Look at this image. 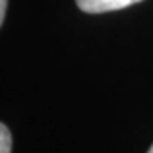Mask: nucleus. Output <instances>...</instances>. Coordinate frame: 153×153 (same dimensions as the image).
I'll return each mask as SVG.
<instances>
[{
    "label": "nucleus",
    "mask_w": 153,
    "mask_h": 153,
    "mask_svg": "<svg viewBox=\"0 0 153 153\" xmlns=\"http://www.w3.org/2000/svg\"><path fill=\"white\" fill-rule=\"evenodd\" d=\"M12 152V136L5 124L0 123V153H10Z\"/></svg>",
    "instance_id": "f03ea898"
},
{
    "label": "nucleus",
    "mask_w": 153,
    "mask_h": 153,
    "mask_svg": "<svg viewBox=\"0 0 153 153\" xmlns=\"http://www.w3.org/2000/svg\"><path fill=\"white\" fill-rule=\"evenodd\" d=\"M148 153H153V145H152V148H150V150H148Z\"/></svg>",
    "instance_id": "20e7f679"
},
{
    "label": "nucleus",
    "mask_w": 153,
    "mask_h": 153,
    "mask_svg": "<svg viewBox=\"0 0 153 153\" xmlns=\"http://www.w3.org/2000/svg\"><path fill=\"white\" fill-rule=\"evenodd\" d=\"M5 10H7V0H0V26H2V22H4Z\"/></svg>",
    "instance_id": "7ed1b4c3"
},
{
    "label": "nucleus",
    "mask_w": 153,
    "mask_h": 153,
    "mask_svg": "<svg viewBox=\"0 0 153 153\" xmlns=\"http://www.w3.org/2000/svg\"><path fill=\"white\" fill-rule=\"evenodd\" d=\"M138 2L141 0H76V5L87 14H102V12L121 10Z\"/></svg>",
    "instance_id": "f257e3e1"
}]
</instances>
